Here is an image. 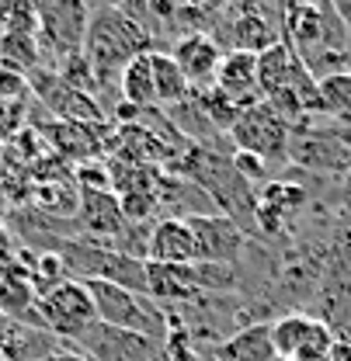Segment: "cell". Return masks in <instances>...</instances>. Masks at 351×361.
Wrapping results in <instances>:
<instances>
[{
	"mask_svg": "<svg viewBox=\"0 0 351 361\" xmlns=\"http://www.w3.org/2000/svg\"><path fill=\"white\" fill-rule=\"evenodd\" d=\"M222 97H230L240 111L251 108V104H261V90H258V56L251 52H222L220 73H216V84Z\"/></svg>",
	"mask_w": 351,
	"mask_h": 361,
	"instance_id": "cell-13",
	"label": "cell"
},
{
	"mask_svg": "<svg viewBox=\"0 0 351 361\" xmlns=\"http://www.w3.org/2000/svg\"><path fill=\"white\" fill-rule=\"evenodd\" d=\"M230 164H233V171L247 180V184H251V180H261V184H268V180H271V164H264L261 157H254V153L233 149Z\"/></svg>",
	"mask_w": 351,
	"mask_h": 361,
	"instance_id": "cell-27",
	"label": "cell"
},
{
	"mask_svg": "<svg viewBox=\"0 0 351 361\" xmlns=\"http://www.w3.org/2000/svg\"><path fill=\"white\" fill-rule=\"evenodd\" d=\"M7 261H14V240H11L7 226L0 223V264H7Z\"/></svg>",
	"mask_w": 351,
	"mask_h": 361,
	"instance_id": "cell-29",
	"label": "cell"
},
{
	"mask_svg": "<svg viewBox=\"0 0 351 361\" xmlns=\"http://www.w3.org/2000/svg\"><path fill=\"white\" fill-rule=\"evenodd\" d=\"M150 66H153V90H157V108H174L191 97V87L184 80V73L177 70L167 49H153L150 52Z\"/></svg>",
	"mask_w": 351,
	"mask_h": 361,
	"instance_id": "cell-20",
	"label": "cell"
},
{
	"mask_svg": "<svg viewBox=\"0 0 351 361\" xmlns=\"http://www.w3.org/2000/svg\"><path fill=\"white\" fill-rule=\"evenodd\" d=\"M327 361H351V341H334Z\"/></svg>",
	"mask_w": 351,
	"mask_h": 361,
	"instance_id": "cell-30",
	"label": "cell"
},
{
	"mask_svg": "<svg viewBox=\"0 0 351 361\" xmlns=\"http://www.w3.org/2000/svg\"><path fill=\"white\" fill-rule=\"evenodd\" d=\"M303 209H307V191L299 184L271 178L254 195V229L264 233V236H275V233L285 229V223H292Z\"/></svg>",
	"mask_w": 351,
	"mask_h": 361,
	"instance_id": "cell-12",
	"label": "cell"
},
{
	"mask_svg": "<svg viewBox=\"0 0 351 361\" xmlns=\"http://www.w3.org/2000/svg\"><path fill=\"white\" fill-rule=\"evenodd\" d=\"M146 295L157 302H191L198 295L191 264H153L146 261Z\"/></svg>",
	"mask_w": 351,
	"mask_h": 361,
	"instance_id": "cell-17",
	"label": "cell"
},
{
	"mask_svg": "<svg viewBox=\"0 0 351 361\" xmlns=\"http://www.w3.org/2000/svg\"><path fill=\"white\" fill-rule=\"evenodd\" d=\"M146 261L153 264H195V236L184 219L160 216L146 236Z\"/></svg>",
	"mask_w": 351,
	"mask_h": 361,
	"instance_id": "cell-15",
	"label": "cell"
},
{
	"mask_svg": "<svg viewBox=\"0 0 351 361\" xmlns=\"http://www.w3.org/2000/svg\"><path fill=\"white\" fill-rule=\"evenodd\" d=\"M28 90L32 87H28V77H25V73H18V70H11V66L0 63V104L21 101Z\"/></svg>",
	"mask_w": 351,
	"mask_h": 361,
	"instance_id": "cell-28",
	"label": "cell"
},
{
	"mask_svg": "<svg viewBox=\"0 0 351 361\" xmlns=\"http://www.w3.org/2000/svg\"><path fill=\"white\" fill-rule=\"evenodd\" d=\"M11 7H14V4H7V0H0V35L7 32V21H11Z\"/></svg>",
	"mask_w": 351,
	"mask_h": 361,
	"instance_id": "cell-31",
	"label": "cell"
},
{
	"mask_svg": "<svg viewBox=\"0 0 351 361\" xmlns=\"http://www.w3.org/2000/svg\"><path fill=\"white\" fill-rule=\"evenodd\" d=\"M313 73L303 66V59L285 42H275L271 49H264L258 56V90H261V101L285 87H299Z\"/></svg>",
	"mask_w": 351,
	"mask_h": 361,
	"instance_id": "cell-16",
	"label": "cell"
},
{
	"mask_svg": "<svg viewBox=\"0 0 351 361\" xmlns=\"http://www.w3.org/2000/svg\"><path fill=\"white\" fill-rule=\"evenodd\" d=\"M289 164L316 171V174H338L345 178L351 171V149L334 135L331 126H299L289 135Z\"/></svg>",
	"mask_w": 351,
	"mask_h": 361,
	"instance_id": "cell-5",
	"label": "cell"
},
{
	"mask_svg": "<svg viewBox=\"0 0 351 361\" xmlns=\"http://www.w3.org/2000/svg\"><path fill=\"white\" fill-rule=\"evenodd\" d=\"M39 45L42 52L56 56V63H63L66 56L81 52L88 39L90 11L77 0H39Z\"/></svg>",
	"mask_w": 351,
	"mask_h": 361,
	"instance_id": "cell-4",
	"label": "cell"
},
{
	"mask_svg": "<svg viewBox=\"0 0 351 361\" xmlns=\"http://www.w3.org/2000/svg\"><path fill=\"white\" fill-rule=\"evenodd\" d=\"M39 56H42V45L35 35H14V32L0 35V63L4 66L28 77V73L39 70Z\"/></svg>",
	"mask_w": 351,
	"mask_h": 361,
	"instance_id": "cell-22",
	"label": "cell"
},
{
	"mask_svg": "<svg viewBox=\"0 0 351 361\" xmlns=\"http://www.w3.org/2000/svg\"><path fill=\"white\" fill-rule=\"evenodd\" d=\"M171 59L177 63V70L184 73L191 94H202V90H209L216 84V73H220V63H222V45L209 32H188V35H181L174 42Z\"/></svg>",
	"mask_w": 351,
	"mask_h": 361,
	"instance_id": "cell-11",
	"label": "cell"
},
{
	"mask_svg": "<svg viewBox=\"0 0 351 361\" xmlns=\"http://www.w3.org/2000/svg\"><path fill=\"white\" fill-rule=\"evenodd\" d=\"M226 28H230V52L261 56L264 49L282 42V25H275L264 7H237Z\"/></svg>",
	"mask_w": 351,
	"mask_h": 361,
	"instance_id": "cell-14",
	"label": "cell"
},
{
	"mask_svg": "<svg viewBox=\"0 0 351 361\" xmlns=\"http://www.w3.org/2000/svg\"><path fill=\"white\" fill-rule=\"evenodd\" d=\"M28 87L35 90V97L59 118V122H73V126H105V108L94 94L63 84L52 70H35L28 73Z\"/></svg>",
	"mask_w": 351,
	"mask_h": 361,
	"instance_id": "cell-8",
	"label": "cell"
},
{
	"mask_svg": "<svg viewBox=\"0 0 351 361\" xmlns=\"http://www.w3.org/2000/svg\"><path fill=\"white\" fill-rule=\"evenodd\" d=\"M320 84V101L327 118H351V73H334L316 80Z\"/></svg>",
	"mask_w": 351,
	"mask_h": 361,
	"instance_id": "cell-23",
	"label": "cell"
},
{
	"mask_svg": "<svg viewBox=\"0 0 351 361\" xmlns=\"http://www.w3.org/2000/svg\"><path fill=\"white\" fill-rule=\"evenodd\" d=\"M39 292H35V281L28 268L14 257L7 264H0V316L18 323V326H28V330H39L49 334L42 319V306H39Z\"/></svg>",
	"mask_w": 351,
	"mask_h": 361,
	"instance_id": "cell-10",
	"label": "cell"
},
{
	"mask_svg": "<svg viewBox=\"0 0 351 361\" xmlns=\"http://www.w3.org/2000/svg\"><path fill=\"white\" fill-rule=\"evenodd\" d=\"M184 223L195 236V264H237L247 250V229H240L222 212L191 216Z\"/></svg>",
	"mask_w": 351,
	"mask_h": 361,
	"instance_id": "cell-9",
	"label": "cell"
},
{
	"mask_svg": "<svg viewBox=\"0 0 351 361\" xmlns=\"http://www.w3.org/2000/svg\"><path fill=\"white\" fill-rule=\"evenodd\" d=\"M119 212L129 226H143L150 219H157L160 212V202H157V191H132L119 198Z\"/></svg>",
	"mask_w": 351,
	"mask_h": 361,
	"instance_id": "cell-25",
	"label": "cell"
},
{
	"mask_svg": "<svg viewBox=\"0 0 351 361\" xmlns=\"http://www.w3.org/2000/svg\"><path fill=\"white\" fill-rule=\"evenodd\" d=\"M191 97L198 101V108L206 111V118L213 122V129H216V133H230V129H233V122H237L240 108H237L230 97H222L216 87L202 90V94H191Z\"/></svg>",
	"mask_w": 351,
	"mask_h": 361,
	"instance_id": "cell-24",
	"label": "cell"
},
{
	"mask_svg": "<svg viewBox=\"0 0 351 361\" xmlns=\"http://www.w3.org/2000/svg\"><path fill=\"white\" fill-rule=\"evenodd\" d=\"M94 302L97 323L108 330H122V334H136L146 341H157L167 334V319L153 306L150 295H139L129 288H119L112 281H84Z\"/></svg>",
	"mask_w": 351,
	"mask_h": 361,
	"instance_id": "cell-2",
	"label": "cell"
},
{
	"mask_svg": "<svg viewBox=\"0 0 351 361\" xmlns=\"http://www.w3.org/2000/svg\"><path fill=\"white\" fill-rule=\"evenodd\" d=\"M101 337L94 334H84L81 341H88L90 351L101 361H146L150 358V341L146 337H136V334H122V330H108V326H94Z\"/></svg>",
	"mask_w": 351,
	"mask_h": 361,
	"instance_id": "cell-19",
	"label": "cell"
},
{
	"mask_svg": "<svg viewBox=\"0 0 351 361\" xmlns=\"http://www.w3.org/2000/svg\"><path fill=\"white\" fill-rule=\"evenodd\" d=\"M341 195H345V198L351 202V171L345 174V178H341Z\"/></svg>",
	"mask_w": 351,
	"mask_h": 361,
	"instance_id": "cell-32",
	"label": "cell"
},
{
	"mask_svg": "<svg viewBox=\"0 0 351 361\" xmlns=\"http://www.w3.org/2000/svg\"><path fill=\"white\" fill-rule=\"evenodd\" d=\"M119 94L122 101L139 108V111H153L157 108V90H153V66H150V52L136 56L126 63V70L119 73Z\"/></svg>",
	"mask_w": 351,
	"mask_h": 361,
	"instance_id": "cell-21",
	"label": "cell"
},
{
	"mask_svg": "<svg viewBox=\"0 0 351 361\" xmlns=\"http://www.w3.org/2000/svg\"><path fill=\"white\" fill-rule=\"evenodd\" d=\"M198 292H233L237 288V271L233 264H191Z\"/></svg>",
	"mask_w": 351,
	"mask_h": 361,
	"instance_id": "cell-26",
	"label": "cell"
},
{
	"mask_svg": "<svg viewBox=\"0 0 351 361\" xmlns=\"http://www.w3.org/2000/svg\"><path fill=\"white\" fill-rule=\"evenodd\" d=\"M42 319L49 334H59V337H84L90 326L97 323L94 313V302H90V292L84 281H73L66 278L63 285H56L52 292L42 295Z\"/></svg>",
	"mask_w": 351,
	"mask_h": 361,
	"instance_id": "cell-7",
	"label": "cell"
},
{
	"mask_svg": "<svg viewBox=\"0 0 351 361\" xmlns=\"http://www.w3.org/2000/svg\"><path fill=\"white\" fill-rule=\"evenodd\" d=\"M226 135L233 139L237 149L261 157L264 164H289V135H292V129L264 101L244 108Z\"/></svg>",
	"mask_w": 351,
	"mask_h": 361,
	"instance_id": "cell-3",
	"label": "cell"
},
{
	"mask_svg": "<svg viewBox=\"0 0 351 361\" xmlns=\"http://www.w3.org/2000/svg\"><path fill=\"white\" fill-rule=\"evenodd\" d=\"M271 344L278 361H320L334 348V330L307 313H289L271 323Z\"/></svg>",
	"mask_w": 351,
	"mask_h": 361,
	"instance_id": "cell-6",
	"label": "cell"
},
{
	"mask_svg": "<svg viewBox=\"0 0 351 361\" xmlns=\"http://www.w3.org/2000/svg\"><path fill=\"white\" fill-rule=\"evenodd\" d=\"M153 52V35L146 25H139V18L129 7H97L90 11L88 39H84V56H88L90 70L97 77V87L108 84V77L122 73L126 63Z\"/></svg>",
	"mask_w": 351,
	"mask_h": 361,
	"instance_id": "cell-1",
	"label": "cell"
},
{
	"mask_svg": "<svg viewBox=\"0 0 351 361\" xmlns=\"http://www.w3.org/2000/svg\"><path fill=\"white\" fill-rule=\"evenodd\" d=\"M0 209H4V180H0Z\"/></svg>",
	"mask_w": 351,
	"mask_h": 361,
	"instance_id": "cell-33",
	"label": "cell"
},
{
	"mask_svg": "<svg viewBox=\"0 0 351 361\" xmlns=\"http://www.w3.org/2000/svg\"><path fill=\"white\" fill-rule=\"evenodd\" d=\"M216 361H278L271 344V323H254L226 337L216 348Z\"/></svg>",
	"mask_w": 351,
	"mask_h": 361,
	"instance_id": "cell-18",
	"label": "cell"
}]
</instances>
